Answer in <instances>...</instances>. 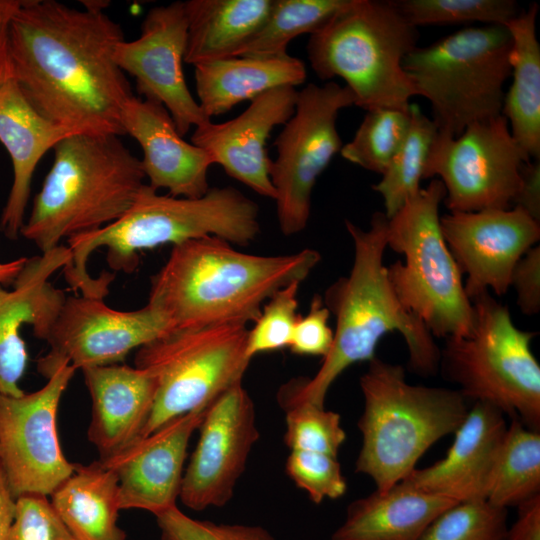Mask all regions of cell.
<instances>
[{"mask_svg":"<svg viewBox=\"0 0 540 540\" xmlns=\"http://www.w3.org/2000/svg\"><path fill=\"white\" fill-rule=\"evenodd\" d=\"M108 5L23 0L10 22L12 77L42 116L76 133L124 135L122 112L134 94L113 58L125 38Z\"/></svg>","mask_w":540,"mask_h":540,"instance_id":"1","label":"cell"},{"mask_svg":"<svg viewBox=\"0 0 540 540\" xmlns=\"http://www.w3.org/2000/svg\"><path fill=\"white\" fill-rule=\"evenodd\" d=\"M388 218L375 212L367 230L346 220L352 238L354 259L347 276L325 291L323 302L334 315L336 327L330 352L311 378L299 377L280 387L277 398L308 402L324 407L335 380L351 365L369 362L383 336L402 335L409 368L421 376L439 371L441 350L425 324L398 299L384 265Z\"/></svg>","mask_w":540,"mask_h":540,"instance_id":"2","label":"cell"},{"mask_svg":"<svg viewBox=\"0 0 540 540\" xmlns=\"http://www.w3.org/2000/svg\"><path fill=\"white\" fill-rule=\"evenodd\" d=\"M320 253L303 249L283 255H255L207 236L172 246L151 278L147 304L172 330L254 322L279 289L304 281Z\"/></svg>","mask_w":540,"mask_h":540,"instance_id":"3","label":"cell"},{"mask_svg":"<svg viewBox=\"0 0 540 540\" xmlns=\"http://www.w3.org/2000/svg\"><path fill=\"white\" fill-rule=\"evenodd\" d=\"M259 233L257 203L232 186L210 187L202 197L183 198L158 194L145 184L118 220L67 239L71 260L63 272L74 291L103 299L114 274L103 272L97 278L89 274V256L98 248H106L110 269L131 273L139 264L142 250L207 236L247 246Z\"/></svg>","mask_w":540,"mask_h":540,"instance_id":"4","label":"cell"},{"mask_svg":"<svg viewBox=\"0 0 540 540\" xmlns=\"http://www.w3.org/2000/svg\"><path fill=\"white\" fill-rule=\"evenodd\" d=\"M53 150V163L20 234L42 253L64 238L115 222L145 186L141 160L120 136L75 133Z\"/></svg>","mask_w":540,"mask_h":540,"instance_id":"5","label":"cell"},{"mask_svg":"<svg viewBox=\"0 0 540 540\" xmlns=\"http://www.w3.org/2000/svg\"><path fill=\"white\" fill-rule=\"evenodd\" d=\"M359 385L364 409L355 471L369 476L380 492L403 481L433 444L455 433L469 410L458 390L410 384L401 365L377 356Z\"/></svg>","mask_w":540,"mask_h":540,"instance_id":"6","label":"cell"},{"mask_svg":"<svg viewBox=\"0 0 540 540\" xmlns=\"http://www.w3.org/2000/svg\"><path fill=\"white\" fill-rule=\"evenodd\" d=\"M418 39L391 0H348L310 35L307 55L321 80H344L356 106L408 110L416 94L402 64Z\"/></svg>","mask_w":540,"mask_h":540,"instance_id":"7","label":"cell"},{"mask_svg":"<svg viewBox=\"0 0 540 540\" xmlns=\"http://www.w3.org/2000/svg\"><path fill=\"white\" fill-rule=\"evenodd\" d=\"M510 50L504 25L469 26L417 46L402 66L416 96L430 103L438 131L457 137L470 124L501 115Z\"/></svg>","mask_w":540,"mask_h":540,"instance_id":"8","label":"cell"},{"mask_svg":"<svg viewBox=\"0 0 540 540\" xmlns=\"http://www.w3.org/2000/svg\"><path fill=\"white\" fill-rule=\"evenodd\" d=\"M445 188L438 179L406 200L388 218L387 247L404 256L387 267L401 304L417 316L433 337H467L474 309L462 273L441 231L440 204Z\"/></svg>","mask_w":540,"mask_h":540,"instance_id":"9","label":"cell"},{"mask_svg":"<svg viewBox=\"0 0 540 540\" xmlns=\"http://www.w3.org/2000/svg\"><path fill=\"white\" fill-rule=\"evenodd\" d=\"M471 302L472 333L445 339L439 370L466 399L492 404L539 430L540 365L531 349L536 333L519 329L489 291Z\"/></svg>","mask_w":540,"mask_h":540,"instance_id":"10","label":"cell"},{"mask_svg":"<svg viewBox=\"0 0 540 540\" xmlns=\"http://www.w3.org/2000/svg\"><path fill=\"white\" fill-rule=\"evenodd\" d=\"M248 330L241 323L176 329L138 348L135 366L151 371L158 388L136 441L175 417L206 409L242 382L251 361L246 354Z\"/></svg>","mask_w":540,"mask_h":540,"instance_id":"11","label":"cell"},{"mask_svg":"<svg viewBox=\"0 0 540 540\" xmlns=\"http://www.w3.org/2000/svg\"><path fill=\"white\" fill-rule=\"evenodd\" d=\"M352 105L351 90L333 81L310 83L298 91L295 111L274 141L277 154L269 169L277 220L285 236L306 228L315 183L342 148L339 112Z\"/></svg>","mask_w":540,"mask_h":540,"instance_id":"12","label":"cell"},{"mask_svg":"<svg viewBox=\"0 0 540 540\" xmlns=\"http://www.w3.org/2000/svg\"><path fill=\"white\" fill-rule=\"evenodd\" d=\"M529 160L500 115L470 124L457 137L438 131L423 179L439 177L450 212L509 209Z\"/></svg>","mask_w":540,"mask_h":540,"instance_id":"13","label":"cell"},{"mask_svg":"<svg viewBox=\"0 0 540 540\" xmlns=\"http://www.w3.org/2000/svg\"><path fill=\"white\" fill-rule=\"evenodd\" d=\"M76 368L64 363L37 391L18 397L0 394V467L16 499L51 495L73 472L60 445L56 417Z\"/></svg>","mask_w":540,"mask_h":540,"instance_id":"14","label":"cell"},{"mask_svg":"<svg viewBox=\"0 0 540 540\" xmlns=\"http://www.w3.org/2000/svg\"><path fill=\"white\" fill-rule=\"evenodd\" d=\"M170 331L166 317L148 304L121 311L103 299L68 296L45 338L49 351L38 359L37 370L48 378L64 363L76 370L118 364Z\"/></svg>","mask_w":540,"mask_h":540,"instance_id":"15","label":"cell"},{"mask_svg":"<svg viewBox=\"0 0 540 540\" xmlns=\"http://www.w3.org/2000/svg\"><path fill=\"white\" fill-rule=\"evenodd\" d=\"M184 470L179 498L195 511L223 507L233 497L259 439L254 402L238 382L211 403Z\"/></svg>","mask_w":540,"mask_h":540,"instance_id":"16","label":"cell"},{"mask_svg":"<svg viewBox=\"0 0 540 540\" xmlns=\"http://www.w3.org/2000/svg\"><path fill=\"white\" fill-rule=\"evenodd\" d=\"M186 42L184 1H176L150 9L139 37L119 42L113 53L119 68L135 79L137 92L168 110L181 136L210 120L185 80Z\"/></svg>","mask_w":540,"mask_h":540,"instance_id":"17","label":"cell"},{"mask_svg":"<svg viewBox=\"0 0 540 540\" xmlns=\"http://www.w3.org/2000/svg\"><path fill=\"white\" fill-rule=\"evenodd\" d=\"M443 238L471 300L492 290L506 294L516 263L540 239V223L521 208L449 212L441 216Z\"/></svg>","mask_w":540,"mask_h":540,"instance_id":"18","label":"cell"},{"mask_svg":"<svg viewBox=\"0 0 540 540\" xmlns=\"http://www.w3.org/2000/svg\"><path fill=\"white\" fill-rule=\"evenodd\" d=\"M70 260L69 248L60 245L27 258L11 290L0 285V394H24L19 383L29 356L21 329L30 325L34 335L45 340L66 298L50 277Z\"/></svg>","mask_w":540,"mask_h":540,"instance_id":"19","label":"cell"},{"mask_svg":"<svg viewBox=\"0 0 540 540\" xmlns=\"http://www.w3.org/2000/svg\"><path fill=\"white\" fill-rule=\"evenodd\" d=\"M297 96L291 86L264 92L237 117L222 123L209 120L195 127L191 143L206 151L227 175L274 200L266 142L273 129L293 115Z\"/></svg>","mask_w":540,"mask_h":540,"instance_id":"20","label":"cell"},{"mask_svg":"<svg viewBox=\"0 0 540 540\" xmlns=\"http://www.w3.org/2000/svg\"><path fill=\"white\" fill-rule=\"evenodd\" d=\"M207 408L175 417L115 457L100 460L118 477L120 510L157 516L176 506L188 444Z\"/></svg>","mask_w":540,"mask_h":540,"instance_id":"21","label":"cell"},{"mask_svg":"<svg viewBox=\"0 0 540 540\" xmlns=\"http://www.w3.org/2000/svg\"><path fill=\"white\" fill-rule=\"evenodd\" d=\"M121 124L143 151L142 168L151 188L183 198L207 193L211 157L183 139L161 103L133 95L123 108Z\"/></svg>","mask_w":540,"mask_h":540,"instance_id":"22","label":"cell"},{"mask_svg":"<svg viewBox=\"0 0 540 540\" xmlns=\"http://www.w3.org/2000/svg\"><path fill=\"white\" fill-rule=\"evenodd\" d=\"M507 426L505 414L499 408L474 402L455 431L446 456L428 467L414 469L401 483L457 503L485 500Z\"/></svg>","mask_w":540,"mask_h":540,"instance_id":"23","label":"cell"},{"mask_svg":"<svg viewBox=\"0 0 540 540\" xmlns=\"http://www.w3.org/2000/svg\"><path fill=\"white\" fill-rule=\"evenodd\" d=\"M91 398L88 440L109 460L138 438L151 413L158 381L149 370L126 364L82 370Z\"/></svg>","mask_w":540,"mask_h":540,"instance_id":"24","label":"cell"},{"mask_svg":"<svg viewBox=\"0 0 540 540\" xmlns=\"http://www.w3.org/2000/svg\"><path fill=\"white\" fill-rule=\"evenodd\" d=\"M42 116L26 99L12 75L0 82V142L7 150L13 181L0 217V231L17 239L35 169L42 157L63 138L75 134Z\"/></svg>","mask_w":540,"mask_h":540,"instance_id":"25","label":"cell"},{"mask_svg":"<svg viewBox=\"0 0 540 540\" xmlns=\"http://www.w3.org/2000/svg\"><path fill=\"white\" fill-rule=\"evenodd\" d=\"M455 504L400 482L351 502L331 540H421L431 523Z\"/></svg>","mask_w":540,"mask_h":540,"instance_id":"26","label":"cell"},{"mask_svg":"<svg viewBox=\"0 0 540 540\" xmlns=\"http://www.w3.org/2000/svg\"><path fill=\"white\" fill-rule=\"evenodd\" d=\"M194 67L198 104L210 120L271 89L302 84L307 77L305 63L289 54L230 57Z\"/></svg>","mask_w":540,"mask_h":540,"instance_id":"27","label":"cell"},{"mask_svg":"<svg viewBox=\"0 0 540 540\" xmlns=\"http://www.w3.org/2000/svg\"><path fill=\"white\" fill-rule=\"evenodd\" d=\"M273 0H188L184 62L236 57L266 22Z\"/></svg>","mask_w":540,"mask_h":540,"instance_id":"28","label":"cell"},{"mask_svg":"<svg viewBox=\"0 0 540 540\" xmlns=\"http://www.w3.org/2000/svg\"><path fill=\"white\" fill-rule=\"evenodd\" d=\"M538 4L532 3L504 26L511 37L512 83L501 115L530 159H540V45L536 34Z\"/></svg>","mask_w":540,"mask_h":540,"instance_id":"29","label":"cell"},{"mask_svg":"<svg viewBox=\"0 0 540 540\" xmlns=\"http://www.w3.org/2000/svg\"><path fill=\"white\" fill-rule=\"evenodd\" d=\"M50 496L76 540H126L118 525V477L99 459L88 465L75 463L72 474Z\"/></svg>","mask_w":540,"mask_h":540,"instance_id":"30","label":"cell"},{"mask_svg":"<svg viewBox=\"0 0 540 540\" xmlns=\"http://www.w3.org/2000/svg\"><path fill=\"white\" fill-rule=\"evenodd\" d=\"M539 494L540 432L514 418L498 450L485 500L507 510Z\"/></svg>","mask_w":540,"mask_h":540,"instance_id":"31","label":"cell"},{"mask_svg":"<svg viewBox=\"0 0 540 540\" xmlns=\"http://www.w3.org/2000/svg\"><path fill=\"white\" fill-rule=\"evenodd\" d=\"M348 0H273L270 14L236 57H276L288 54L296 37L319 31Z\"/></svg>","mask_w":540,"mask_h":540,"instance_id":"32","label":"cell"},{"mask_svg":"<svg viewBox=\"0 0 540 540\" xmlns=\"http://www.w3.org/2000/svg\"><path fill=\"white\" fill-rule=\"evenodd\" d=\"M438 127L416 104H410V125L397 153L373 186L384 204L387 218L392 217L408 198L419 191L430 148Z\"/></svg>","mask_w":540,"mask_h":540,"instance_id":"33","label":"cell"},{"mask_svg":"<svg viewBox=\"0 0 540 540\" xmlns=\"http://www.w3.org/2000/svg\"><path fill=\"white\" fill-rule=\"evenodd\" d=\"M410 125L408 110H368L341 156L368 171L383 174L402 145Z\"/></svg>","mask_w":540,"mask_h":540,"instance_id":"34","label":"cell"},{"mask_svg":"<svg viewBox=\"0 0 540 540\" xmlns=\"http://www.w3.org/2000/svg\"><path fill=\"white\" fill-rule=\"evenodd\" d=\"M412 26L459 25L479 22L504 25L518 12L514 0H391Z\"/></svg>","mask_w":540,"mask_h":540,"instance_id":"35","label":"cell"},{"mask_svg":"<svg viewBox=\"0 0 540 540\" xmlns=\"http://www.w3.org/2000/svg\"><path fill=\"white\" fill-rule=\"evenodd\" d=\"M277 401L285 414L284 442L290 450L338 455L346 440L338 413L308 402Z\"/></svg>","mask_w":540,"mask_h":540,"instance_id":"36","label":"cell"},{"mask_svg":"<svg viewBox=\"0 0 540 540\" xmlns=\"http://www.w3.org/2000/svg\"><path fill=\"white\" fill-rule=\"evenodd\" d=\"M507 510L486 500L460 502L441 513L421 540H505Z\"/></svg>","mask_w":540,"mask_h":540,"instance_id":"37","label":"cell"},{"mask_svg":"<svg viewBox=\"0 0 540 540\" xmlns=\"http://www.w3.org/2000/svg\"><path fill=\"white\" fill-rule=\"evenodd\" d=\"M299 282L276 291L263 305L254 326L248 330L246 354L252 358L260 353L289 347L299 318Z\"/></svg>","mask_w":540,"mask_h":540,"instance_id":"38","label":"cell"},{"mask_svg":"<svg viewBox=\"0 0 540 540\" xmlns=\"http://www.w3.org/2000/svg\"><path fill=\"white\" fill-rule=\"evenodd\" d=\"M285 472L315 504H320L325 499H338L347 491V482L337 456L290 450L285 462Z\"/></svg>","mask_w":540,"mask_h":540,"instance_id":"39","label":"cell"},{"mask_svg":"<svg viewBox=\"0 0 540 540\" xmlns=\"http://www.w3.org/2000/svg\"><path fill=\"white\" fill-rule=\"evenodd\" d=\"M155 517L161 540H275L261 526L194 519L183 513L177 505Z\"/></svg>","mask_w":540,"mask_h":540,"instance_id":"40","label":"cell"},{"mask_svg":"<svg viewBox=\"0 0 540 540\" xmlns=\"http://www.w3.org/2000/svg\"><path fill=\"white\" fill-rule=\"evenodd\" d=\"M8 540H76L47 496L26 494L15 500Z\"/></svg>","mask_w":540,"mask_h":540,"instance_id":"41","label":"cell"},{"mask_svg":"<svg viewBox=\"0 0 540 540\" xmlns=\"http://www.w3.org/2000/svg\"><path fill=\"white\" fill-rule=\"evenodd\" d=\"M330 312L320 295H315L309 311L299 316L290 341L289 349L301 356H320L322 359L330 352L334 331L329 326Z\"/></svg>","mask_w":540,"mask_h":540,"instance_id":"42","label":"cell"},{"mask_svg":"<svg viewBox=\"0 0 540 540\" xmlns=\"http://www.w3.org/2000/svg\"><path fill=\"white\" fill-rule=\"evenodd\" d=\"M516 303L525 315L540 311V246L531 247L516 263L510 277Z\"/></svg>","mask_w":540,"mask_h":540,"instance_id":"43","label":"cell"},{"mask_svg":"<svg viewBox=\"0 0 540 540\" xmlns=\"http://www.w3.org/2000/svg\"><path fill=\"white\" fill-rule=\"evenodd\" d=\"M513 207L521 208L533 220L540 223V162L531 159L522 164L520 184L514 196Z\"/></svg>","mask_w":540,"mask_h":540,"instance_id":"44","label":"cell"},{"mask_svg":"<svg viewBox=\"0 0 540 540\" xmlns=\"http://www.w3.org/2000/svg\"><path fill=\"white\" fill-rule=\"evenodd\" d=\"M517 518L505 540H540V494L519 504Z\"/></svg>","mask_w":540,"mask_h":540,"instance_id":"45","label":"cell"},{"mask_svg":"<svg viewBox=\"0 0 540 540\" xmlns=\"http://www.w3.org/2000/svg\"><path fill=\"white\" fill-rule=\"evenodd\" d=\"M23 0H0V82L11 74L8 58V32L12 17Z\"/></svg>","mask_w":540,"mask_h":540,"instance_id":"46","label":"cell"},{"mask_svg":"<svg viewBox=\"0 0 540 540\" xmlns=\"http://www.w3.org/2000/svg\"><path fill=\"white\" fill-rule=\"evenodd\" d=\"M15 500L0 467V540H8L14 520Z\"/></svg>","mask_w":540,"mask_h":540,"instance_id":"47","label":"cell"},{"mask_svg":"<svg viewBox=\"0 0 540 540\" xmlns=\"http://www.w3.org/2000/svg\"><path fill=\"white\" fill-rule=\"evenodd\" d=\"M26 259V257H20L11 261L0 262V285H12L23 268Z\"/></svg>","mask_w":540,"mask_h":540,"instance_id":"48","label":"cell"}]
</instances>
